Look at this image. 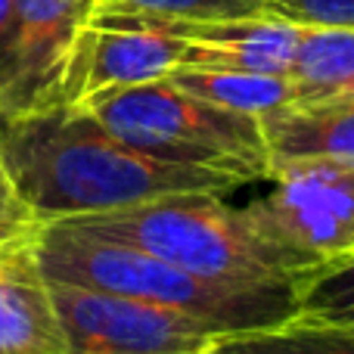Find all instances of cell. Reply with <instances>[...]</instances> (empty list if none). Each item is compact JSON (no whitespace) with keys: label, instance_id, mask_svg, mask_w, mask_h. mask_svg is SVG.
Returning a JSON list of instances; mask_svg holds the SVG:
<instances>
[{"label":"cell","instance_id":"6da1fadb","mask_svg":"<svg viewBox=\"0 0 354 354\" xmlns=\"http://www.w3.org/2000/svg\"><path fill=\"white\" fill-rule=\"evenodd\" d=\"M0 156L44 227L171 193H233L236 177L162 162L128 147L81 106L0 122Z\"/></svg>","mask_w":354,"mask_h":354},{"label":"cell","instance_id":"7a4b0ae2","mask_svg":"<svg viewBox=\"0 0 354 354\" xmlns=\"http://www.w3.org/2000/svg\"><path fill=\"white\" fill-rule=\"evenodd\" d=\"M35 252L50 283L171 308L202 320L221 336L268 330L299 317V289L208 283L143 249L91 236L68 224L41 227Z\"/></svg>","mask_w":354,"mask_h":354},{"label":"cell","instance_id":"3957f363","mask_svg":"<svg viewBox=\"0 0 354 354\" xmlns=\"http://www.w3.org/2000/svg\"><path fill=\"white\" fill-rule=\"evenodd\" d=\"M59 224L143 249L208 283L299 292L311 283V274L270 243L249 221L245 208L230 205L221 193H171Z\"/></svg>","mask_w":354,"mask_h":354},{"label":"cell","instance_id":"277c9868","mask_svg":"<svg viewBox=\"0 0 354 354\" xmlns=\"http://www.w3.org/2000/svg\"><path fill=\"white\" fill-rule=\"evenodd\" d=\"M128 147L174 165L236 177L239 183L270 180V153L261 118L212 106L168 78L106 91L75 103Z\"/></svg>","mask_w":354,"mask_h":354},{"label":"cell","instance_id":"5b68a950","mask_svg":"<svg viewBox=\"0 0 354 354\" xmlns=\"http://www.w3.org/2000/svg\"><path fill=\"white\" fill-rule=\"evenodd\" d=\"M270 193L249 202V221L311 274L354 252V168L326 159L280 162Z\"/></svg>","mask_w":354,"mask_h":354},{"label":"cell","instance_id":"8992f818","mask_svg":"<svg viewBox=\"0 0 354 354\" xmlns=\"http://www.w3.org/2000/svg\"><path fill=\"white\" fill-rule=\"evenodd\" d=\"M50 286L66 354H208L224 339L171 308L66 283Z\"/></svg>","mask_w":354,"mask_h":354},{"label":"cell","instance_id":"52a82bcc","mask_svg":"<svg viewBox=\"0 0 354 354\" xmlns=\"http://www.w3.org/2000/svg\"><path fill=\"white\" fill-rule=\"evenodd\" d=\"M100 0H16L0 53V122L62 106V81L75 44Z\"/></svg>","mask_w":354,"mask_h":354},{"label":"cell","instance_id":"ba28073f","mask_svg":"<svg viewBox=\"0 0 354 354\" xmlns=\"http://www.w3.org/2000/svg\"><path fill=\"white\" fill-rule=\"evenodd\" d=\"M183 66V41L131 12H97L75 44L62 106L106 91L162 81Z\"/></svg>","mask_w":354,"mask_h":354},{"label":"cell","instance_id":"9c48e42d","mask_svg":"<svg viewBox=\"0 0 354 354\" xmlns=\"http://www.w3.org/2000/svg\"><path fill=\"white\" fill-rule=\"evenodd\" d=\"M140 16V12H131ZM143 22L183 41L180 68L208 72H249V75H289L301 28L274 16L221 19V22H177V19L140 16Z\"/></svg>","mask_w":354,"mask_h":354},{"label":"cell","instance_id":"30bf717a","mask_svg":"<svg viewBox=\"0 0 354 354\" xmlns=\"http://www.w3.org/2000/svg\"><path fill=\"white\" fill-rule=\"evenodd\" d=\"M35 239L0 249V354H66Z\"/></svg>","mask_w":354,"mask_h":354},{"label":"cell","instance_id":"8fae6325","mask_svg":"<svg viewBox=\"0 0 354 354\" xmlns=\"http://www.w3.org/2000/svg\"><path fill=\"white\" fill-rule=\"evenodd\" d=\"M261 131L274 165L326 159L354 168V100L283 106L261 118Z\"/></svg>","mask_w":354,"mask_h":354},{"label":"cell","instance_id":"7c38bea8","mask_svg":"<svg viewBox=\"0 0 354 354\" xmlns=\"http://www.w3.org/2000/svg\"><path fill=\"white\" fill-rule=\"evenodd\" d=\"M289 81L295 103L354 100V31L301 28Z\"/></svg>","mask_w":354,"mask_h":354},{"label":"cell","instance_id":"4fadbf2b","mask_svg":"<svg viewBox=\"0 0 354 354\" xmlns=\"http://www.w3.org/2000/svg\"><path fill=\"white\" fill-rule=\"evenodd\" d=\"M168 81L180 91L205 100L212 106L243 115L264 118L283 106L295 103V87L289 75H249V72H208V68H177Z\"/></svg>","mask_w":354,"mask_h":354},{"label":"cell","instance_id":"5bb4252c","mask_svg":"<svg viewBox=\"0 0 354 354\" xmlns=\"http://www.w3.org/2000/svg\"><path fill=\"white\" fill-rule=\"evenodd\" d=\"M208 354H354V326L289 320L268 330L224 336Z\"/></svg>","mask_w":354,"mask_h":354},{"label":"cell","instance_id":"9a60e30c","mask_svg":"<svg viewBox=\"0 0 354 354\" xmlns=\"http://www.w3.org/2000/svg\"><path fill=\"white\" fill-rule=\"evenodd\" d=\"M305 324L354 326V252L299 292V317Z\"/></svg>","mask_w":354,"mask_h":354},{"label":"cell","instance_id":"2e32d148","mask_svg":"<svg viewBox=\"0 0 354 354\" xmlns=\"http://www.w3.org/2000/svg\"><path fill=\"white\" fill-rule=\"evenodd\" d=\"M268 0H100L97 12H140L177 22H221L261 16Z\"/></svg>","mask_w":354,"mask_h":354},{"label":"cell","instance_id":"e0dca14e","mask_svg":"<svg viewBox=\"0 0 354 354\" xmlns=\"http://www.w3.org/2000/svg\"><path fill=\"white\" fill-rule=\"evenodd\" d=\"M261 12L299 28L354 31V0H268Z\"/></svg>","mask_w":354,"mask_h":354},{"label":"cell","instance_id":"ac0fdd59","mask_svg":"<svg viewBox=\"0 0 354 354\" xmlns=\"http://www.w3.org/2000/svg\"><path fill=\"white\" fill-rule=\"evenodd\" d=\"M41 221L22 199L16 180H12L10 168H6L3 156H0V249L16 243H28L41 233Z\"/></svg>","mask_w":354,"mask_h":354},{"label":"cell","instance_id":"d6986e66","mask_svg":"<svg viewBox=\"0 0 354 354\" xmlns=\"http://www.w3.org/2000/svg\"><path fill=\"white\" fill-rule=\"evenodd\" d=\"M12 12H16V0H0V53H3L6 35H10V25H12Z\"/></svg>","mask_w":354,"mask_h":354}]
</instances>
